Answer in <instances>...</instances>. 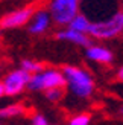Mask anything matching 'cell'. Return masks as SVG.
I'll return each instance as SVG.
<instances>
[{"instance_id": "18", "label": "cell", "mask_w": 123, "mask_h": 125, "mask_svg": "<svg viewBox=\"0 0 123 125\" xmlns=\"http://www.w3.org/2000/svg\"><path fill=\"white\" fill-rule=\"evenodd\" d=\"M119 113H120V115L123 116V107H120V108H119Z\"/></svg>"}, {"instance_id": "3", "label": "cell", "mask_w": 123, "mask_h": 125, "mask_svg": "<svg viewBox=\"0 0 123 125\" xmlns=\"http://www.w3.org/2000/svg\"><path fill=\"white\" fill-rule=\"evenodd\" d=\"M50 87H65V78L59 69L44 67L29 76L26 89L30 92H44Z\"/></svg>"}, {"instance_id": "20", "label": "cell", "mask_w": 123, "mask_h": 125, "mask_svg": "<svg viewBox=\"0 0 123 125\" xmlns=\"http://www.w3.org/2000/svg\"><path fill=\"white\" fill-rule=\"evenodd\" d=\"M79 2H82V0H79Z\"/></svg>"}, {"instance_id": "19", "label": "cell", "mask_w": 123, "mask_h": 125, "mask_svg": "<svg viewBox=\"0 0 123 125\" xmlns=\"http://www.w3.org/2000/svg\"><path fill=\"white\" fill-rule=\"evenodd\" d=\"M120 14H122V18H123V9H122V12H120Z\"/></svg>"}, {"instance_id": "8", "label": "cell", "mask_w": 123, "mask_h": 125, "mask_svg": "<svg viewBox=\"0 0 123 125\" xmlns=\"http://www.w3.org/2000/svg\"><path fill=\"white\" fill-rule=\"evenodd\" d=\"M85 49H87V51H85V57L90 61L97 62V64H105V66L113 64L114 53L109 51L108 47L102 46V44H90Z\"/></svg>"}, {"instance_id": "1", "label": "cell", "mask_w": 123, "mask_h": 125, "mask_svg": "<svg viewBox=\"0 0 123 125\" xmlns=\"http://www.w3.org/2000/svg\"><path fill=\"white\" fill-rule=\"evenodd\" d=\"M61 72L65 78V85L75 96L81 99H88L93 96L96 83L88 70L78 66H64Z\"/></svg>"}, {"instance_id": "6", "label": "cell", "mask_w": 123, "mask_h": 125, "mask_svg": "<svg viewBox=\"0 0 123 125\" xmlns=\"http://www.w3.org/2000/svg\"><path fill=\"white\" fill-rule=\"evenodd\" d=\"M35 9H36L35 5H29L3 15L0 18V29H17V28L26 26Z\"/></svg>"}, {"instance_id": "10", "label": "cell", "mask_w": 123, "mask_h": 125, "mask_svg": "<svg viewBox=\"0 0 123 125\" xmlns=\"http://www.w3.org/2000/svg\"><path fill=\"white\" fill-rule=\"evenodd\" d=\"M24 113H26V108L23 104H9L0 108V119H14V117L23 116Z\"/></svg>"}, {"instance_id": "2", "label": "cell", "mask_w": 123, "mask_h": 125, "mask_svg": "<svg viewBox=\"0 0 123 125\" xmlns=\"http://www.w3.org/2000/svg\"><path fill=\"white\" fill-rule=\"evenodd\" d=\"M123 34V18L120 12H115L111 17L94 20L90 23L88 35L96 40H113Z\"/></svg>"}, {"instance_id": "12", "label": "cell", "mask_w": 123, "mask_h": 125, "mask_svg": "<svg viewBox=\"0 0 123 125\" xmlns=\"http://www.w3.org/2000/svg\"><path fill=\"white\" fill-rule=\"evenodd\" d=\"M44 95L50 102H59L65 95V90L64 87H50V89L44 90Z\"/></svg>"}, {"instance_id": "5", "label": "cell", "mask_w": 123, "mask_h": 125, "mask_svg": "<svg viewBox=\"0 0 123 125\" xmlns=\"http://www.w3.org/2000/svg\"><path fill=\"white\" fill-rule=\"evenodd\" d=\"M29 76H30V73L23 70L21 67L9 72L2 81L5 95L6 96H17V95H20V93H23V90L26 89V85H27Z\"/></svg>"}, {"instance_id": "15", "label": "cell", "mask_w": 123, "mask_h": 125, "mask_svg": "<svg viewBox=\"0 0 123 125\" xmlns=\"http://www.w3.org/2000/svg\"><path fill=\"white\" fill-rule=\"evenodd\" d=\"M30 122H32L34 125H47L49 121H47V117L46 116H43V115H34L32 117H30Z\"/></svg>"}, {"instance_id": "7", "label": "cell", "mask_w": 123, "mask_h": 125, "mask_svg": "<svg viewBox=\"0 0 123 125\" xmlns=\"http://www.w3.org/2000/svg\"><path fill=\"white\" fill-rule=\"evenodd\" d=\"M52 23L53 21H52L49 9L36 8L34 11L32 17H30V20L27 21V31H29V34H32V35H43L50 29Z\"/></svg>"}, {"instance_id": "21", "label": "cell", "mask_w": 123, "mask_h": 125, "mask_svg": "<svg viewBox=\"0 0 123 125\" xmlns=\"http://www.w3.org/2000/svg\"><path fill=\"white\" fill-rule=\"evenodd\" d=\"M0 124H2V122H0Z\"/></svg>"}, {"instance_id": "16", "label": "cell", "mask_w": 123, "mask_h": 125, "mask_svg": "<svg viewBox=\"0 0 123 125\" xmlns=\"http://www.w3.org/2000/svg\"><path fill=\"white\" fill-rule=\"evenodd\" d=\"M117 79L120 81V83H123V66L117 70Z\"/></svg>"}, {"instance_id": "13", "label": "cell", "mask_w": 123, "mask_h": 125, "mask_svg": "<svg viewBox=\"0 0 123 125\" xmlns=\"http://www.w3.org/2000/svg\"><path fill=\"white\" fill-rule=\"evenodd\" d=\"M23 70H26L27 73H36V72H40V70H43L46 66L43 64V62H40V61H35V60H23L21 61V66H20Z\"/></svg>"}, {"instance_id": "11", "label": "cell", "mask_w": 123, "mask_h": 125, "mask_svg": "<svg viewBox=\"0 0 123 125\" xmlns=\"http://www.w3.org/2000/svg\"><path fill=\"white\" fill-rule=\"evenodd\" d=\"M90 23H91V20H90L87 15H85V14H81V12H78V14L71 18V21L67 24V26L71 28V29H75V31H79V32L88 34Z\"/></svg>"}, {"instance_id": "4", "label": "cell", "mask_w": 123, "mask_h": 125, "mask_svg": "<svg viewBox=\"0 0 123 125\" xmlns=\"http://www.w3.org/2000/svg\"><path fill=\"white\" fill-rule=\"evenodd\" d=\"M79 0H50L49 12L52 21L59 28L67 26L71 18L79 12Z\"/></svg>"}, {"instance_id": "17", "label": "cell", "mask_w": 123, "mask_h": 125, "mask_svg": "<svg viewBox=\"0 0 123 125\" xmlns=\"http://www.w3.org/2000/svg\"><path fill=\"white\" fill-rule=\"evenodd\" d=\"M5 96V92H3V84H2V81H0V98Z\"/></svg>"}, {"instance_id": "14", "label": "cell", "mask_w": 123, "mask_h": 125, "mask_svg": "<svg viewBox=\"0 0 123 125\" xmlns=\"http://www.w3.org/2000/svg\"><path fill=\"white\" fill-rule=\"evenodd\" d=\"M69 124L70 125H88L91 124V116L88 113H79V115H75L73 117H70Z\"/></svg>"}, {"instance_id": "9", "label": "cell", "mask_w": 123, "mask_h": 125, "mask_svg": "<svg viewBox=\"0 0 123 125\" xmlns=\"http://www.w3.org/2000/svg\"><path fill=\"white\" fill-rule=\"evenodd\" d=\"M56 38L58 40H62V41H69L73 43L76 46H81V47H87L91 44V37L88 34H84V32H79V31H75L69 26H64L61 31L56 32Z\"/></svg>"}]
</instances>
